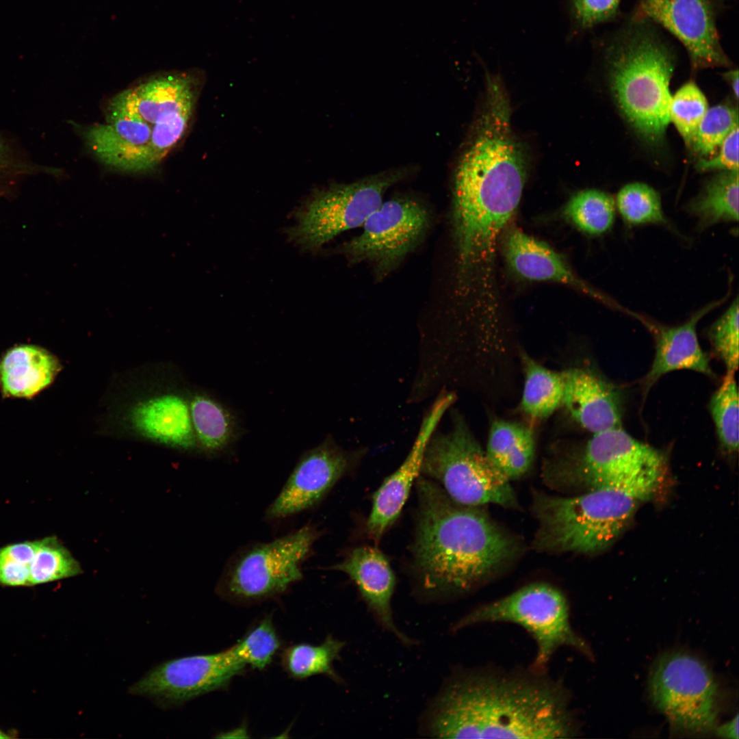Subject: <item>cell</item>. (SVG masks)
I'll return each mask as SVG.
<instances>
[{
    "label": "cell",
    "instance_id": "obj_1",
    "mask_svg": "<svg viewBox=\"0 0 739 739\" xmlns=\"http://www.w3.org/2000/svg\"><path fill=\"white\" fill-rule=\"evenodd\" d=\"M531 667L478 669L454 676L425 716V733L439 738H575L580 725L569 690Z\"/></svg>",
    "mask_w": 739,
    "mask_h": 739
},
{
    "label": "cell",
    "instance_id": "obj_2",
    "mask_svg": "<svg viewBox=\"0 0 739 739\" xmlns=\"http://www.w3.org/2000/svg\"><path fill=\"white\" fill-rule=\"evenodd\" d=\"M486 78L482 112L454 180L453 232L465 276L489 263L519 204L527 173L525 149L511 127L508 96L498 77Z\"/></svg>",
    "mask_w": 739,
    "mask_h": 739
},
{
    "label": "cell",
    "instance_id": "obj_3",
    "mask_svg": "<svg viewBox=\"0 0 739 739\" xmlns=\"http://www.w3.org/2000/svg\"><path fill=\"white\" fill-rule=\"evenodd\" d=\"M417 482L413 564L426 593H467L514 557L517 543L486 515L455 502L430 479Z\"/></svg>",
    "mask_w": 739,
    "mask_h": 739
},
{
    "label": "cell",
    "instance_id": "obj_4",
    "mask_svg": "<svg viewBox=\"0 0 739 739\" xmlns=\"http://www.w3.org/2000/svg\"><path fill=\"white\" fill-rule=\"evenodd\" d=\"M611 44L606 60L618 108L643 140L658 144L671 122L673 53L641 18H636Z\"/></svg>",
    "mask_w": 739,
    "mask_h": 739
},
{
    "label": "cell",
    "instance_id": "obj_5",
    "mask_svg": "<svg viewBox=\"0 0 739 739\" xmlns=\"http://www.w3.org/2000/svg\"><path fill=\"white\" fill-rule=\"evenodd\" d=\"M640 501L624 492L597 489L574 497L536 494V546L543 551L592 554L609 547L629 525Z\"/></svg>",
    "mask_w": 739,
    "mask_h": 739
},
{
    "label": "cell",
    "instance_id": "obj_6",
    "mask_svg": "<svg viewBox=\"0 0 739 739\" xmlns=\"http://www.w3.org/2000/svg\"><path fill=\"white\" fill-rule=\"evenodd\" d=\"M495 623L519 625L532 636L536 647L531 666L534 669L545 670L555 653L564 647L593 658L590 646L572 626L566 597L549 584H530L481 605L458 619L452 630Z\"/></svg>",
    "mask_w": 739,
    "mask_h": 739
},
{
    "label": "cell",
    "instance_id": "obj_7",
    "mask_svg": "<svg viewBox=\"0 0 739 739\" xmlns=\"http://www.w3.org/2000/svg\"><path fill=\"white\" fill-rule=\"evenodd\" d=\"M422 473L455 502L468 506L517 505L509 480L493 465L464 419L453 415L446 432H435L426 449Z\"/></svg>",
    "mask_w": 739,
    "mask_h": 739
},
{
    "label": "cell",
    "instance_id": "obj_8",
    "mask_svg": "<svg viewBox=\"0 0 739 739\" xmlns=\"http://www.w3.org/2000/svg\"><path fill=\"white\" fill-rule=\"evenodd\" d=\"M321 534L305 525L285 535L240 549L226 564L216 586L224 600L247 605L286 592L303 577L302 565Z\"/></svg>",
    "mask_w": 739,
    "mask_h": 739
},
{
    "label": "cell",
    "instance_id": "obj_9",
    "mask_svg": "<svg viewBox=\"0 0 739 739\" xmlns=\"http://www.w3.org/2000/svg\"><path fill=\"white\" fill-rule=\"evenodd\" d=\"M571 455L565 470L588 490L614 489L640 502L656 492L666 467L661 451L622 427L593 434Z\"/></svg>",
    "mask_w": 739,
    "mask_h": 739
},
{
    "label": "cell",
    "instance_id": "obj_10",
    "mask_svg": "<svg viewBox=\"0 0 739 739\" xmlns=\"http://www.w3.org/2000/svg\"><path fill=\"white\" fill-rule=\"evenodd\" d=\"M653 705L673 731L688 736L714 731L719 689L708 666L684 651H668L653 662L648 678Z\"/></svg>",
    "mask_w": 739,
    "mask_h": 739
},
{
    "label": "cell",
    "instance_id": "obj_11",
    "mask_svg": "<svg viewBox=\"0 0 739 739\" xmlns=\"http://www.w3.org/2000/svg\"><path fill=\"white\" fill-rule=\"evenodd\" d=\"M401 177L400 172H383L317 192L297 212L296 224L287 230L289 240L313 250L344 231L362 226Z\"/></svg>",
    "mask_w": 739,
    "mask_h": 739
},
{
    "label": "cell",
    "instance_id": "obj_12",
    "mask_svg": "<svg viewBox=\"0 0 739 739\" xmlns=\"http://www.w3.org/2000/svg\"><path fill=\"white\" fill-rule=\"evenodd\" d=\"M431 224L427 209L415 199L396 197L382 203L363 231L340 248L351 263L373 265L377 276L392 271L423 239Z\"/></svg>",
    "mask_w": 739,
    "mask_h": 739
},
{
    "label": "cell",
    "instance_id": "obj_13",
    "mask_svg": "<svg viewBox=\"0 0 739 739\" xmlns=\"http://www.w3.org/2000/svg\"><path fill=\"white\" fill-rule=\"evenodd\" d=\"M245 669L228 649L214 653L185 656L155 667L133 684L129 692L168 705L181 704L224 688Z\"/></svg>",
    "mask_w": 739,
    "mask_h": 739
},
{
    "label": "cell",
    "instance_id": "obj_14",
    "mask_svg": "<svg viewBox=\"0 0 739 739\" xmlns=\"http://www.w3.org/2000/svg\"><path fill=\"white\" fill-rule=\"evenodd\" d=\"M363 451H348L326 437L306 451L265 513L276 521L304 512L318 504L334 485L356 465Z\"/></svg>",
    "mask_w": 739,
    "mask_h": 739
},
{
    "label": "cell",
    "instance_id": "obj_15",
    "mask_svg": "<svg viewBox=\"0 0 739 739\" xmlns=\"http://www.w3.org/2000/svg\"><path fill=\"white\" fill-rule=\"evenodd\" d=\"M636 16L658 23L677 38L694 69L729 65L711 0H640Z\"/></svg>",
    "mask_w": 739,
    "mask_h": 739
},
{
    "label": "cell",
    "instance_id": "obj_16",
    "mask_svg": "<svg viewBox=\"0 0 739 739\" xmlns=\"http://www.w3.org/2000/svg\"><path fill=\"white\" fill-rule=\"evenodd\" d=\"M121 411L122 426L136 438L183 451L197 448L189 394L177 388H149Z\"/></svg>",
    "mask_w": 739,
    "mask_h": 739
},
{
    "label": "cell",
    "instance_id": "obj_17",
    "mask_svg": "<svg viewBox=\"0 0 739 739\" xmlns=\"http://www.w3.org/2000/svg\"><path fill=\"white\" fill-rule=\"evenodd\" d=\"M456 400L455 394L442 392L422 419L416 439L400 467L375 492L365 525L367 536L378 541L399 517L416 479L422 473L428 443L444 414Z\"/></svg>",
    "mask_w": 739,
    "mask_h": 739
},
{
    "label": "cell",
    "instance_id": "obj_18",
    "mask_svg": "<svg viewBox=\"0 0 739 739\" xmlns=\"http://www.w3.org/2000/svg\"><path fill=\"white\" fill-rule=\"evenodd\" d=\"M106 123L85 131L91 149L105 164L126 171H143L157 164L151 127L137 114L109 105Z\"/></svg>",
    "mask_w": 739,
    "mask_h": 739
},
{
    "label": "cell",
    "instance_id": "obj_19",
    "mask_svg": "<svg viewBox=\"0 0 739 739\" xmlns=\"http://www.w3.org/2000/svg\"><path fill=\"white\" fill-rule=\"evenodd\" d=\"M729 294L694 313L678 326L660 324L638 314V320L652 334L656 352L651 369L644 378L645 393L663 375L673 371L688 370L714 376L707 354L701 349L697 337V326L701 319L723 304Z\"/></svg>",
    "mask_w": 739,
    "mask_h": 739
},
{
    "label": "cell",
    "instance_id": "obj_20",
    "mask_svg": "<svg viewBox=\"0 0 739 739\" xmlns=\"http://www.w3.org/2000/svg\"><path fill=\"white\" fill-rule=\"evenodd\" d=\"M504 252L509 267L521 278L562 283L613 309L627 311L580 278L565 258L548 244L519 229H513L506 233Z\"/></svg>",
    "mask_w": 739,
    "mask_h": 739
},
{
    "label": "cell",
    "instance_id": "obj_21",
    "mask_svg": "<svg viewBox=\"0 0 739 739\" xmlns=\"http://www.w3.org/2000/svg\"><path fill=\"white\" fill-rule=\"evenodd\" d=\"M346 573L355 584L361 598L377 623L400 642L411 645L413 640L396 626L391 610L396 578L385 554L377 547H356L339 563L331 567Z\"/></svg>",
    "mask_w": 739,
    "mask_h": 739
},
{
    "label": "cell",
    "instance_id": "obj_22",
    "mask_svg": "<svg viewBox=\"0 0 739 739\" xmlns=\"http://www.w3.org/2000/svg\"><path fill=\"white\" fill-rule=\"evenodd\" d=\"M564 374L562 405L576 423L592 434L622 427V398L614 385L586 367Z\"/></svg>",
    "mask_w": 739,
    "mask_h": 739
},
{
    "label": "cell",
    "instance_id": "obj_23",
    "mask_svg": "<svg viewBox=\"0 0 739 739\" xmlns=\"http://www.w3.org/2000/svg\"><path fill=\"white\" fill-rule=\"evenodd\" d=\"M60 360L47 349L17 345L0 358V390L5 398H31L49 387L62 370Z\"/></svg>",
    "mask_w": 739,
    "mask_h": 739
},
{
    "label": "cell",
    "instance_id": "obj_24",
    "mask_svg": "<svg viewBox=\"0 0 739 739\" xmlns=\"http://www.w3.org/2000/svg\"><path fill=\"white\" fill-rule=\"evenodd\" d=\"M121 95L127 105L151 129L167 112L194 101L192 80L182 75L151 79L125 90Z\"/></svg>",
    "mask_w": 739,
    "mask_h": 739
},
{
    "label": "cell",
    "instance_id": "obj_25",
    "mask_svg": "<svg viewBox=\"0 0 739 739\" xmlns=\"http://www.w3.org/2000/svg\"><path fill=\"white\" fill-rule=\"evenodd\" d=\"M486 454L498 471L509 481L524 475L530 468L535 453L531 427L496 419L491 426Z\"/></svg>",
    "mask_w": 739,
    "mask_h": 739
},
{
    "label": "cell",
    "instance_id": "obj_26",
    "mask_svg": "<svg viewBox=\"0 0 739 739\" xmlns=\"http://www.w3.org/2000/svg\"><path fill=\"white\" fill-rule=\"evenodd\" d=\"M189 402L197 449L211 455L223 452L236 437L235 417L223 404L203 391L189 394Z\"/></svg>",
    "mask_w": 739,
    "mask_h": 739
},
{
    "label": "cell",
    "instance_id": "obj_27",
    "mask_svg": "<svg viewBox=\"0 0 739 739\" xmlns=\"http://www.w3.org/2000/svg\"><path fill=\"white\" fill-rule=\"evenodd\" d=\"M521 357L525 374L521 409L532 422H540L562 405L564 372L546 368L525 352Z\"/></svg>",
    "mask_w": 739,
    "mask_h": 739
},
{
    "label": "cell",
    "instance_id": "obj_28",
    "mask_svg": "<svg viewBox=\"0 0 739 739\" xmlns=\"http://www.w3.org/2000/svg\"><path fill=\"white\" fill-rule=\"evenodd\" d=\"M738 171H722L708 181L686 207L703 230L720 222L738 220Z\"/></svg>",
    "mask_w": 739,
    "mask_h": 739
},
{
    "label": "cell",
    "instance_id": "obj_29",
    "mask_svg": "<svg viewBox=\"0 0 739 739\" xmlns=\"http://www.w3.org/2000/svg\"><path fill=\"white\" fill-rule=\"evenodd\" d=\"M345 642L328 635L320 645L295 644L285 648L281 654V664L286 673L296 679H304L317 675L328 677L337 683L343 679L333 668L339 660Z\"/></svg>",
    "mask_w": 739,
    "mask_h": 739
},
{
    "label": "cell",
    "instance_id": "obj_30",
    "mask_svg": "<svg viewBox=\"0 0 739 739\" xmlns=\"http://www.w3.org/2000/svg\"><path fill=\"white\" fill-rule=\"evenodd\" d=\"M616 205L608 193L586 189L574 194L566 203L563 214L585 234L597 236L609 231L615 220Z\"/></svg>",
    "mask_w": 739,
    "mask_h": 739
},
{
    "label": "cell",
    "instance_id": "obj_31",
    "mask_svg": "<svg viewBox=\"0 0 739 739\" xmlns=\"http://www.w3.org/2000/svg\"><path fill=\"white\" fill-rule=\"evenodd\" d=\"M615 205L623 221L630 226H669L658 192L647 184L634 182L624 185L617 195Z\"/></svg>",
    "mask_w": 739,
    "mask_h": 739
},
{
    "label": "cell",
    "instance_id": "obj_32",
    "mask_svg": "<svg viewBox=\"0 0 739 739\" xmlns=\"http://www.w3.org/2000/svg\"><path fill=\"white\" fill-rule=\"evenodd\" d=\"M281 645L272 619L265 617L234 645L228 648L233 658L244 666L263 670L272 661Z\"/></svg>",
    "mask_w": 739,
    "mask_h": 739
},
{
    "label": "cell",
    "instance_id": "obj_33",
    "mask_svg": "<svg viewBox=\"0 0 739 739\" xmlns=\"http://www.w3.org/2000/svg\"><path fill=\"white\" fill-rule=\"evenodd\" d=\"M738 400L734 374H726L709 405L720 443L729 453L738 450Z\"/></svg>",
    "mask_w": 739,
    "mask_h": 739
},
{
    "label": "cell",
    "instance_id": "obj_34",
    "mask_svg": "<svg viewBox=\"0 0 739 739\" xmlns=\"http://www.w3.org/2000/svg\"><path fill=\"white\" fill-rule=\"evenodd\" d=\"M81 569L70 553L54 537L40 540L30 565V583L36 585L77 575Z\"/></svg>",
    "mask_w": 739,
    "mask_h": 739
},
{
    "label": "cell",
    "instance_id": "obj_35",
    "mask_svg": "<svg viewBox=\"0 0 739 739\" xmlns=\"http://www.w3.org/2000/svg\"><path fill=\"white\" fill-rule=\"evenodd\" d=\"M738 126L737 107L719 104L708 107L690 144L701 159L713 155L729 133Z\"/></svg>",
    "mask_w": 739,
    "mask_h": 739
},
{
    "label": "cell",
    "instance_id": "obj_36",
    "mask_svg": "<svg viewBox=\"0 0 739 739\" xmlns=\"http://www.w3.org/2000/svg\"><path fill=\"white\" fill-rule=\"evenodd\" d=\"M708 109L707 99L693 81L681 86L671 97L669 117L686 144L690 146L697 127Z\"/></svg>",
    "mask_w": 739,
    "mask_h": 739
},
{
    "label": "cell",
    "instance_id": "obj_37",
    "mask_svg": "<svg viewBox=\"0 0 739 739\" xmlns=\"http://www.w3.org/2000/svg\"><path fill=\"white\" fill-rule=\"evenodd\" d=\"M738 298L708 329L712 348L723 361L727 373L734 374L738 367L739 322Z\"/></svg>",
    "mask_w": 739,
    "mask_h": 739
},
{
    "label": "cell",
    "instance_id": "obj_38",
    "mask_svg": "<svg viewBox=\"0 0 739 739\" xmlns=\"http://www.w3.org/2000/svg\"><path fill=\"white\" fill-rule=\"evenodd\" d=\"M194 103L165 114L151 129V147L158 164L180 140L190 120Z\"/></svg>",
    "mask_w": 739,
    "mask_h": 739
},
{
    "label": "cell",
    "instance_id": "obj_39",
    "mask_svg": "<svg viewBox=\"0 0 739 739\" xmlns=\"http://www.w3.org/2000/svg\"><path fill=\"white\" fill-rule=\"evenodd\" d=\"M621 0H570V14L578 30H586L615 17Z\"/></svg>",
    "mask_w": 739,
    "mask_h": 739
},
{
    "label": "cell",
    "instance_id": "obj_40",
    "mask_svg": "<svg viewBox=\"0 0 739 739\" xmlns=\"http://www.w3.org/2000/svg\"><path fill=\"white\" fill-rule=\"evenodd\" d=\"M718 148L714 157L700 159L696 169L700 172L738 171V126L729 133Z\"/></svg>",
    "mask_w": 739,
    "mask_h": 739
},
{
    "label": "cell",
    "instance_id": "obj_41",
    "mask_svg": "<svg viewBox=\"0 0 739 739\" xmlns=\"http://www.w3.org/2000/svg\"><path fill=\"white\" fill-rule=\"evenodd\" d=\"M43 170L20 159L10 144L0 135V179L43 171Z\"/></svg>",
    "mask_w": 739,
    "mask_h": 739
},
{
    "label": "cell",
    "instance_id": "obj_42",
    "mask_svg": "<svg viewBox=\"0 0 739 739\" xmlns=\"http://www.w3.org/2000/svg\"><path fill=\"white\" fill-rule=\"evenodd\" d=\"M0 584L31 586L30 568L0 553Z\"/></svg>",
    "mask_w": 739,
    "mask_h": 739
},
{
    "label": "cell",
    "instance_id": "obj_43",
    "mask_svg": "<svg viewBox=\"0 0 739 739\" xmlns=\"http://www.w3.org/2000/svg\"><path fill=\"white\" fill-rule=\"evenodd\" d=\"M715 733L719 737L724 738H738V715L729 722L719 727H716Z\"/></svg>",
    "mask_w": 739,
    "mask_h": 739
},
{
    "label": "cell",
    "instance_id": "obj_44",
    "mask_svg": "<svg viewBox=\"0 0 739 739\" xmlns=\"http://www.w3.org/2000/svg\"><path fill=\"white\" fill-rule=\"evenodd\" d=\"M724 77L729 83L735 99L738 100L739 96L738 70L737 69L729 70L724 75Z\"/></svg>",
    "mask_w": 739,
    "mask_h": 739
},
{
    "label": "cell",
    "instance_id": "obj_45",
    "mask_svg": "<svg viewBox=\"0 0 739 739\" xmlns=\"http://www.w3.org/2000/svg\"><path fill=\"white\" fill-rule=\"evenodd\" d=\"M8 738H10V737L8 736H7L4 732H3V731H1L0 730V739Z\"/></svg>",
    "mask_w": 739,
    "mask_h": 739
}]
</instances>
